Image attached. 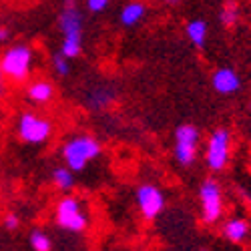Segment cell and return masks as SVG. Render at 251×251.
Listing matches in <instances>:
<instances>
[{"instance_id": "cell-20", "label": "cell", "mask_w": 251, "mask_h": 251, "mask_svg": "<svg viewBox=\"0 0 251 251\" xmlns=\"http://www.w3.org/2000/svg\"><path fill=\"white\" fill-rule=\"evenodd\" d=\"M50 69H52V73H54L58 78H67V76L71 75V71H73L71 60H69L65 54H62L60 50L50 56Z\"/></svg>"}, {"instance_id": "cell-28", "label": "cell", "mask_w": 251, "mask_h": 251, "mask_svg": "<svg viewBox=\"0 0 251 251\" xmlns=\"http://www.w3.org/2000/svg\"><path fill=\"white\" fill-rule=\"evenodd\" d=\"M104 251H119V249H104Z\"/></svg>"}, {"instance_id": "cell-19", "label": "cell", "mask_w": 251, "mask_h": 251, "mask_svg": "<svg viewBox=\"0 0 251 251\" xmlns=\"http://www.w3.org/2000/svg\"><path fill=\"white\" fill-rule=\"evenodd\" d=\"M237 20H239V4L235 2V0H227L219 10V23L225 28H231V26L237 25Z\"/></svg>"}, {"instance_id": "cell-8", "label": "cell", "mask_w": 251, "mask_h": 251, "mask_svg": "<svg viewBox=\"0 0 251 251\" xmlns=\"http://www.w3.org/2000/svg\"><path fill=\"white\" fill-rule=\"evenodd\" d=\"M117 99V91L115 87L107 85V82H100V85H93L87 93H85V107L93 113H100L107 111Z\"/></svg>"}, {"instance_id": "cell-24", "label": "cell", "mask_w": 251, "mask_h": 251, "mask_svg": "<svg viewBox=\"0 0 251 251\" xmlns=\"http://www.w3.org/2000/svg\"><path fill=\"white\" fill-rule=\"evenodd\" d=\"M10 38H12V30L4 25H0V47H8Z\"/></svg>"}, {"instance_id": "cell-17", "label": "cell", "mask_w": 251, "mask_h": 251, "mask_svg": "<svg viewBox=\"0 0 251 251\" xmlns=\"http://www.w3.org/2000/svg\"><path fill=\"white\" fill-rule=\"evenodd\" d=\"M50 179H52V185L56 187L58 191H62V193L73 191V187H75V173L69 169V167H65V165L54 167Z\"/></svg>"}, {"instance_id": "cell-11", "label": "cell", "mask_w": 251, "mask_h": 251, "mask_svg": "<svg viewBox=\"0 0 251 251\" xmlns=\"http://www.w3.org/2000/svg\"><path fill=\"white\" fill-rule=\"evenodd\" d=\"M25 95H26V100L32 102V104H49L54 99L56 89L52 85V80L36 78V80H30L26 85Z\"/></svg>"}, {"instance_id": "cell-27", "label": "cell", "mask_w": 251, "mask_h": 251, "mask_svg": "<svg viewBox=\"0 0 251 251\" xmlns=\"http://www.w3.org/2000/svg\"><path fill=\"white\" fill-rule=\"evenodd\" d=\"M167 2H169V4H175V2H181V0H167Z\"/></svg>"}, {"instance_id": "cell-3", "label": "cell", "mask_w": 251, "mask_h": 251, "mask_svg": "<svg viewBox=\"0 0 251 251\" xmlns=\"http://www.w3.org/2000/svg\"><path fill=\"white\" fill-rule=\"evenodd\" d=\"M14 129H16V137L23 143L32 145V147H40V145L50 141L54 133V123L36 111H20L14 121Z\"/></svg>"}, {"instance_id": "cell-14", "label": "cell", "mask_w": 251, "mask_h": 251, "mask_svg": "<svg viewBox=\"0 0 251 251\" xmlns=\"http://www.w3.org/2000/svg\"><path fill=\"white\" fill-rule=\"evenodd\" d=\"M185 34H187V40H189L193 47L203 49L207 45V36H209L207 20H203V18H191L189 23L185 25Z\"/></svg>"}, {"instance_id": "cell-12", "label": "cell", "mask_w": 251, "mask_h": 251, "mask_svg": "<svg viewBox=\"0 0 251 251\" xmlns=\"http://www.w3.org/2000/svg\"><path fill=\"white\" fill-rule=\"evenodd\" d=\"M147 12L149 8L143 0H129L119 12V23L123 28H135L147 18Z\"/></svg>"}, {"instance_id": "cell-2", "label": "cell", "mask_w": 251, "mask_h": 251, "mask_svg": "<svg viewBox=\"0 0 251 251\" xmlns=\"http://www.w3.org/2000/svg\"><path fill=\"white\" fill-rule=\"evenodd\" d=\"M36 67V50L26 43L8 45L0 54V73L8 82L25 85Z\"/></svg>"}, {"instance_id": "cell-5", "label": "cell", "mask_w": 251, "mask_h": 251, "mask_svg": "<svg viewBox=\"0 0 251 251\" xmlns=\"http://www.w3.org/2000/svg\"><path fill=\"white\" fill-rule=\"evenodd\" d=\"M54 219L60 229H67V231H73V233H80L89 227L87 209L73 195H65L58 199L54 207Z\"/></svg>"}, {"instance_id": "cell-4", "label": "cell", "mask_w": 251, "mask_h": 251, "mask_svg": "<svg viewBox=\"0 0 251 251\" xmlns=\"http://www.w3.org/2000/svg\"><path fill=\"white\" fill-rule=\"evenodd\" d=\"M205 165L209 171L219 173L229 165L231 159V133L225 127H217L211 131L207 143H205Z\"/></svg>"}, {"instance_id": "cell-30", "label": "cell", "mask_w": 251, "mask_h": 251, "mask_svg": "<svg viewBox=\"0 0 251 251\" xmlns=\"http://www.w3.org/2000/svg\"><path fill=\"white\" fill-rule=\"evenodd\" d=\"M201 251H207V249H201Z\"/></svg>"}, {"instance_id": "cell-23", "label": "cell", "mask_w": 251, "mask_h": 251, "mask_svg": "<svg viewBox=\"0 0 251 251\" xmlns=\"http://www.w3.org/2000/svg\"><path fill=\"white\" fill-rule=\"evenodd\" d=\"M2 223H4V227L8 229V231H14V229L20 225V217L16 213H6L4 219H2Z\"/></svg>"}, {"instance_id": "cell-26", "label": "cell", "mask_w": 251, "mask_h": 251, "mask_svg": "<svg viewBox=\"0 0 251 251\" xmlns=\"http://www.w3.org/2000/svg\"><path fill=\"white\" fill-rule=\"evenodd\" d=\"M4 91H6V87H4V76H2V73H0V99H2Z\"/></svg>"}, {"instance_id": "cell-21", "label": "cell", "mask_w": 251, "mask_h": 251, "mask_svg": "<svg viewBox=\"0 0 251 251\" xmlns=\"http://www.w3.org/2000/svg\"><path fill=\"white\" fill-rule=\"evenodd\" d=\"M28 239H30L32 251H50L52 249V241H50V237L43 231V229H32Z\"/></svg>"}, {"instance_id": "cell-31", "label": "cell", "mask_w": 251, "mask_h": 251, "mask_svg": "<svg viewBox=\"0 0 251 251\" xmlns=\"http://www.w3.org/2000/svg\"><path fill=\"white\" fill-rule=\"evenodd\" d=\"M0 25H2V23H0Z\"/></svg>"}, {"instance_id": "cell-25", "label": "cell", "mask_w": 251, "mask_h": 251, "mask_svg": "<svg viewBox=\"0 0 251 251\" xmlns=\"http://www.w3.org/2000/svg\"><path fill=\"white\" fill-rule=\"evenodd\" d=\"M62 6H78V0H60Z\"/></svg>"}, {"instance_id": "cell-9", "label": "cell", "mask_w": 251, "mask_h": 251, "mask_svg": "<svg viewBox=\"0 0 251 251\" xmlns=\"http://www.w3.org/2000/svg\"><path fill=\"white\" fill-rule=\"evenodd\" d=\"M58 32L60 36L85 34V14L78 6H62L58 12Z\"/></svg>"}, {"instance_id": "cell-1", "label": "cell", "mask_w": 251, "mask_h": 251, "mask_svg": "<svg viewBox=\"0 0 251 251\" xmlns=\"http://www.w3.org/2000/svg\"><path fill=\"white\" fill-rule=\"evenodd\" d=\"M100 153H102V145L91 133H75L67 137L60 145L62 165L69 167L73 173L85 171L95 159L100 157Z\"/></svg>"}, {"instance_id": "cell-29", "label": "cell", "mask_w": 251, "mask_h": 251, "mask_svg": "<svg viewBox=\"0 0 251 251\" xmlns=\"http://www.w3.org/2000/svg\"><path fill=\"white\" fill-rule=\"evenodd\" d=\"M249 111H251V100H249Z\"/></svg>"}, {"instance_id": "cell-22", "label": "cell", "mask_w": 251, "mask_h": 251, "mask_svg": "<svg viewBox=\"0 0 251 251\" xmlns=\"http://www.w3.org/2000/svg\"><path fill=\"white\" fill-rule=\"evenodd\" d=\"M111 6V0H85V8L91 14H102Z\"/></svg>"}, {"instance_id": "cell-10", "label": "cell", "mask_w": 251, "mask_h": 251, "mask_svg": "<svg viewBox=\"0 0 251 251\" xmlns=\"http://www.w3.org/2000/svg\"><path fill=\"white\" fill-rule=\"evenodd\" d=\"M211 87L215 93H219L223 97L235 95L241 89V76L231 67H221L211 75Z\"/></svg>"}, {"instance_id": "cell-6", "label": "cell", "mask_w": 251, "mask_h": 251, "mask_svg": "<svg viewBox=\"0 0 251 251\" xmlns=\"http://www.w3.org/2000/svg\"><path fill=\"white\" fill-rule=\"evenodd\" d=\"M201 219L205 225H215L223 217V189L215 179H205L199 187Z\"/></svg>"}, {"instance_id": "cell-7", "label": "cell", "mask_w": 251, "mask_h": 251, "mask_svg": "<svg viewBox=\"0 0 251 251\" xmlns=\"http://www.w3.org/2000/svg\"><path fill=\"white\" fill-rule=\"evenodd\" d=\"M135 201H137V209L143 219L153 221L157 219L163 211H165V193L159 185L155 183H143L137 187L135 191Z\"/></svg>"}, {"instance_id": "cell-18", "label": "cell", "mask_w": 251, "mask_h": 251, "mask_svg": "<svg viewBox=\"0 0 251 251\" xmlns=\"http://www.w3.org/2000/svg\"><path fill=\"white\" fill-rule=\"evenodd\" d=\"M197 153L199 147H193V145H173V159L177 161V165L181 167H191L197 161Z\"/></svg>"}, {"instance_id": "cell-16", "label": "cell", "mask_w": 251, "mask_h": 251, "mask_svg": "<svg viewBox=\"0 0 251 251\" xmlns=\"http://www.w3.org/2000/svg\"><path fill=\"white\" fill-rule=\"evenodd\" d=\"M82 47H85V34H69L60 38V52L69 60H75L82 54Z\"/></svg>"}, {"instance_id": "cell-15", "label": "cell", "mask_w": 251, "mask_h": 251, "mask_svg": "<svg viewBox=\"0 0 251 251\" xmlns=\"http://www.w3.org/2000/svg\"><path fill=\"white\" fill-rule=\"evenodd\" d=\"M173 141L177 145H193V147H199L201 131H199V127H195L193 123H183V125H179V127L175 129Z\"/></svg>"}, {"instance_id": "cell-13", "label": "cell", "mask_w": 251, "mask_h": 251, "mask_svg": "<svg viewBox=\"0 0 251 251\" xmlns=\"http://www.w3.org/2000/svg\"><path fill=\"white\" fill-rule=\"evenodd\" d=\"M249 221L243 217H231L227 219L221 227V235L229 241V243H243L249 237Z\"/></svg>"}]
</instances>
